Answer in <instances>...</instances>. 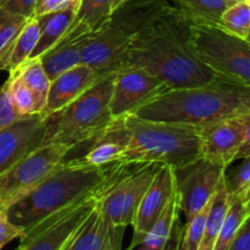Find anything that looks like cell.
I'll return each mask as SVG.
<instances>
[{
  "mask_svg": "<svg viewBox=\"0 0 250 250\" xmlns=\"http://www.w3.org/2000/svg\"><path fill=\"white\" fill-rule=\"evenodd\" d=\"M126 67L151 73L168 89L226 81L198 59L190 45L189 20L172 6L136 37L125 53L119 70Z\"/></svg>",
  "mask_w": 250,
  "mask_h": 250,
  "instance_id": "cell-1",
  "label": "cell"
},
{
  "mask_svg": "<svg viewBox=\"0 0 250 250\" xmlns=\"http://www.w3.org/2000/svg\"><path fill=\"white\" fill-rule=\"evenodd\" d=\"M250 114V87L229 82L167 89L134 114L149 121L202 127L226 117Z\"/></svg>",
  "mask_w": 250,
  "mask_h": 250,
  "instance_id": "cell-2",
  "label": "cell"
},
{
  "mask_svg": "<svg viewBox=\"0 0 250 250\" xmlns=\"http://www.w3.org/2000/svg\"><path fill=\"white\" fill-rule=\"evenodd\" d=\"M131 166L117 161L92 167L65 159L36 189L10 207L7 214L15 225L24 229L76 200L109 189Z\"/></svg>",
  "mask_w": 250,
  "mask_h": 250,
  "instance_id": "cell-3",
  "label": "cell"
},
{
  "mask_svg": "<svg viewBox=\"0 0 250 250\" xmlns=\"http://www.w3.org/2000/svg\"><path fill=\"white\" fill-rule=\"evenodd\" d=\"M124 119L128 131V146L121 158L122 163L158 164L178 171L202 159L199 127L149 121L134 115Z\"/></svg>",
  "mask_w": 250,
  "mask_h": 250,
  "instance_id": "cell-4",
  "label": "cell"
},
{
  "mask_svg": "<svg viewBox=\"0 0 250 250\" xmlns=\"http://www.w3.org/2000/svg\"><path fill=\"white\" fill-rule=\"evenodd\" d=\"M168 0H131L115 9L90 36L81 61L99 76L116 72L136 37L170 7Z\"/></svg>",
  "mask_w": 250,
  "mask_h": 250,
  "instance_id": "cell-5",
  "label": "cell"
},
{
  "mask_svg": "<svg viewBox=\"0 0 250 250\" xmlns=\"http://www.w3.org/2000/svg\"><path fill=\"white\" fill-rule=\"evenodd\" d=\"M114 80L115 72L102 76L65 109L51 116L46 141L73 150L104 131L114 121L110 111Z\"/></svg>",
  "mask_w": 250,
  "mask_h": 250,
  "instance_id": "cell-6",
  "label": "cell"
},
{
  "mask_svg": "<svg viewBox=\"0 0 250 250\" xmlns=\"http://www.w3.org/2000/svg\"><path fill=\"white\" fill-rule=\"evenodd\" d=\"M190 45L208 68L229 82L250 87V42L219 24L189 21Z\"/></svg>",
  "mask_w": 250,
  "mask_h": 250,
  "instance_id": "cell-7",
  "label": "cell"
},
{
  "mask_svg": "<svg viewBox=\"0 0 250 250\" xmlns=\"http://www.w3.org/2000/svg\"><path fill=\"white\" fill-rule=\"evenodd\" d=\"M71 149L45 141L0 176V208L9 209L36 189L62 164Z\"/></svg>",
  "mask_w": 250,
  "mask_h": 250,
  "instance_id": "cell-8",
  "label": "cell"
},
{
  "mask_svg": "<svg viewBox=\"0 0 250 250\" xmlns=\"http://www.w3.org/2000/svg\"><path fill=\"white\" fill-rule=\"evenodd\" d=\"M106 190L76 200L24 229L20 237V250L62 249L89 217Z\"/></svg>",
  "mask_w": 250,
  "mask_h": 250,
  "instance_id": "cell-9",
  "label": "cell"
},
{
  "mask_svg": "<svg viewBox=\"0 0 250 250\" xmlns=\"http://www.w3.org/2000/svg\"><path fill=\"white\" fill-rule=\"evenodd\" d=\"M200 155L204 160L229 168L250 156V114L226 117L199 127Z\"/></svg>",
  "mask_w": 250,
  "mask_h": 250,
  "instance_id": "cell-10",
  "label": "cell"
},
{
  "mask_svg": "<svg viewBox=\"0 0 250 250\" xmlns=\"http://www.w3.org/2000/svg\"><path fill=\"white\" fill-rule=\"evenodd\" d=\"M160 167L158 164L132 165L106 190L100 202V209L111 226L126 229L132 225L139 203Z\"/></svg>",
  "mask_w": 250,
  "mask_h": 250,
  "instance_id": "cell-11",
  "label": "cell"
},
{
  "mask_svg": "<svg viewBox=\"0 0 250 250\" xmlns=\"http://www.w3.org/2000/svg\"><path fill=\"white\" fill-rule=\"evenodd\" d=\"M167 89L163 81L142 68L126 67L116 71L110 99L112 119L134 114L139 107Z\"/></svg>",
  "mask_w": 250,
  "mask_h": 250,
  "instance_id": "cell-12",
  "label": "cell"
},
{
  "mask_svg": "<svg viewBox=\"0 0 250 250\" xmlns=\"http://www.w3.org/2000/svg\"><path fill=\"white\" fill-rule=\"evenodd\" d=\"M227 168L199 159L176 171L180 211L190 221L211 200L220 178Z\"/></svg>",
  "mask_w": 250,
  "mask_h": 250,
  "instance_id": "cell-13",
  "label": "cell"
},
{
  "mask_svg": "<svg viewBox=\"0 0 250 250\" xmlns=\"http://www.w3.org/2000/svg\"><path fill=\"white\" fill-rule=\"evenodd\" d=\"M50 117L42 114L22 117L0 131V176L46 141Z\"/></svg>",
  "mask_w": 250,
  "mask_h": 250,
  "instance_id": "cell-14",
  "label": "cell"
},
{
  "mask_svg": "<svg viewBox=\"0 0 250 250\" xmlns=\"http://www.w3.org/2000/svg\"><path fill=\"white\" fill-rule=\"evenodd\" d=\"M176 187L177 177L175 168L171 166H161L154 176L134 215L133 222L131 225L133 226V237L128 250L136 248L141 243L144 234L153 226L154 222L165 209Z\"/></svg>",
  "mask_w": 250,
  "mask_h": 250,
  "instance_id": "cell-15",
  "label": "cell"
},
{
  "mask_svg": "<svg viewBox=\"0 0 250 250\" xmlns=\"http://www.w3.org/2000/svg\"><path fill=\"white\" fill-rule=\"evenodd\" d=\"M81 146H85L83 154L73 158L66 156V160L92 167H102L121 161L122 155L128 146V131L125 119L114 120L104 131Z\"/></svg>",
  "mask_w": 250,
  "mask_h": 250,
  "instance_id": "cell-16",
  "label": "cell"
},
{
  "mask_svg": "<svg viewBox=\"0 0 250 250\" xmlns=\"http://www.w3.org/2000/svg\"><path fill=\"white\" fill-rule=\"evenodd\" d=\"M100 77L102 76L84 63H80L59 75L50 81L45 107L42 115L50 117L60 112Z\"/></svg>",
  "mask_w": 250,
  "mask_h": 250,
  "instance_id": "cell-17",
  "label": "cell"
},
{
  "mask_svg": "<svg viewBox=\"0 0 250 250\" xmlns=\"http://www.w3.org/2000/svg\"><path fill=\"white\" fill-rule=\"evenodd\" d=\"M124 232L109 224L99 203L61 250H121Z\"/></svg>",
  "mask_w": 250,
  "mask_h": 250,
  "instance_id": "cell-18",
  "label": "cell"
},
{
  "mask_svg": "<svg viewBox=\"0 0 250 250\" xmlns=\"http://www.w3.org/2000/svg\"><path fill=\"white\" fill-rule=\"evenodd\" d=\"M93 33H84L68 27L60 41L54 44L43 55L39 56L42 66L50 81L65 71L82 63L81 56L83 48Z\"/></svg>",
  "mask_w": 250,
  "mask_h": 250,
  "instance_id": "cell-19",
  "label": "cell"
},
{
  "mask_svg": "<svg viewBox=\"0 0 250 250\" xmlns=\"http://www.w3.org/2000/svg\"><path fill=\"white\" fill-rule=\"evenodd\" d=\"M180 204H178L177 187L166 204L165 209L153 226L144 234L136 250H167L173 229L180 221Z\"/></svg>",
  "mask_w": 250,
  "mask_h": 250,
  "instance_id": "cell-20",
  "label": "cell"
},
{
  "mask_svg": "<svg viewBox=\"0 0 250 250\" xmlns=\"http://www.w3.org/2000/svg\"><path fill=\"white\" fill-rule=\"evenodd\" d=\"M76 11L77 10L75 9H66L43 16H36L41 24V34H39L38 43L29 59L39 58L60 41L61 37L70 27Z\"/></svg>",
  "mask_w": 250,
  "mask_h": 250,
  "instance_id": "cell-21",
  "label": "cell"
},
{
  "mask_svg": "<svg viewBox=\"0 0 250 250\" xmlns=\"http://www.w3.org/2000/svg\"><path fill=\"white\" fill-rule=\"evenodd\" d=\"M229 195L227 192L226 182H225V173L220 178L216 190L211 198V205L208 211L207 220H205L204 232H203L202 242H200L199 250H212L216 242L219 232L221 229L224 220L226 217L227 210L229 208Z\"/></svg>",
  "mask_w": 250,
  "mask_h": 250,
  "instance_id": "cell-22",
  "label": "cell"
},
{
  "mask_svg": "<svg viewBox=\"0 0 250 250\" xmlns=\"http://www.w3.org/2000/svg\"><path fill=\"white\" fill-rule=\"evenodd\" d=\"M170 5L192 22L219 24L222 12L234 1L229 0H170Z\"/></svg>",
  "mask_w": 250,
  "mask_h": 250,
  "instance_id": "cell-23",
  "label": "cell"
},
{
  "mask_svg": "<svg viewBox=\"0 0 250 250\" xmlns=\"http://www.w3.org/2000/svg\"><path fill=\"white\" fill-rule=\"evenodd\" d=\"M10 72L16 73L21 78L22 82L32 90L34 98H36L39 114H43L46 97H48L49 85H50V78L48 77L45 70L42 66L39 58L28 59Z\"/></svg>",
  "mask_w": 250,
  "mask_h": 250,
  "instance_id": "cell-24",
  "label": "cell"
},
{
  "mask_svg": "<svg viewBox=\"0 0 250 250\" xmlns=\"http://www.w3.org/2000/svg\"><path fill=\"white\" fill-rule=\"evenodd\" d=\"M114 0H81L71 26L85 32H97L112 12Z\"/></svg>",
  "mask_w": 250,
  "mask_h": 250,
  "instance_id": "cell-25",
  "label": "cell"
},
{
  "mask_svg": "<svg viewBox=\"0 0 250 250\" xmlns=\"http://www.w3.org/2000/svg\"><path fill=\"white\" fill-rule=\"evenodd\" d=\"M41 34V24L36 16L27 20L26 24L17 36L7 61L6 71H12L31 58Z\"/></svg>",
  "mask_w": 250,
  "mask_h": 250,
  "instance_id": "cell-26",
  "label": "cell"
},
{
  "mask_svg": "<svg viewBox=\"0 0 250 250\" xmlns=\"http://www.w3.org/2000/svg\"><path fill=\"white\" fill-rule=\"evenodd\" d=\"M229 200H231L229 208L212 250H229L239 227L247 219H250L249 203L234 199Z\"/></svg>",
  "mask_w": 250,
  "mask_h": 250,
  "instance_id": "cell-27",
  "label": "cell"
},
{
  "mask_svg": "<svg viewBox=\"0 0 250 250\" xmlns=\"http://www.w3.org/2000/svg\"><path fill=\"white\" fill-rule=\"evenodd\" d=\"M219 26L238 38L249 41L250 0L234 1L222 12Z\"/></svg>",
  "mask_w": 250,
  "mask_h": 250,
  "instance_id": "cell-28",
  "label": "cell"
},
{
  "mask_svg": "<svg viewBox=\"0 0 250 250\" xmlns=\"http://www.w3.org/2000/svg\"><path fill=\"white\" fill-rule=\"evenodd\" d=\"M24 17L14 15L0 5V70L6 71L7 61L17 36L26 24Z\"/></svg>",
  "mask_w": 250,
  "mask_h": 250,
  "instance_id": "cell-29",
  "label": "cell"
},
{
  "mask_svg": "<svg viewBox=\"0 0 250 250\" xmlns=\"http://www.w3.org/2000/svg\"><path fill=\"white\" fill-rule=\"evenodd\" d=\"M225 182L229 199L250 203V156L241 159V164L231 170L225 171Z\"/></svg>",
  "mask_w": 250,
  "mask_h": 250,
  "instance_id": "cell-30",
  "label": "cell"
},
{
  "mask_svg": "<svg viewBox=\"0 0 250 250\" xmlns=\"http://www.w3.org/2000/svg\"><path fill=\"white\" fill-rule=\"evenodd\" d=\"M6 83L15 107H16V110L22 117L39 114L33 93L22 82V80L16 73L10 72Z\"/></svg>",
  "mask_w": 250,
  "mask_h": 250,
  "instance_id": "cell-31",
  "label": "cell"
},
{
  "mask_svg": "<svg viewBox=\"0 0 250 250\" xmlns=\"http://www.w3.org/2000/svg\"><path fill=\"white\" fill-rule=\"evenodd\" d=\"M20 119H22V116L15 107L7 83L5 82L0 87V131L9 127Z\"/></svg>",
  "mask_w": 250,
  "mask_h": 250,
  "instance_id": "cell-32",
  "label": "cell"
},
{
  "mask_svg": "<svg viewBox=\"0 0 250 250\" xmlns=\"http://www.w3.org/2000/svg\"><path fill=\"white\" fill-rule=\"evenodd\" d=\"M22 232V227L17 226L10 220L7 209H0V250L14 239L20 238Z\"/></svg>",
  "mask_w": 250,
  "mask_h": 250,
  "instance_id": "cell-33",
  "label": "cell"
},
{
  "mask_svg": "<svg viewBox=\"0 0 250 250\" xmlns=\"http://www.w3.org/2000/svg\"><path fill=\"white\" fill-rule=\"evenodd\" d=\"M80 2L81 0H39L34 11V16H43L66 9L77 10Z\"/></svg>",
  "mask_w": 250,
  "mask_h": 250,
  "instance_id": "cell-34",
  "label": "cell"
},
{
  "mask_svg": "<svg viewBox=\"0 0 250 250\" xmlns=\"http://www.w3.org/2000/svg\"><path fill=\"white\" fill-rule=\"evenodd\" d=\"M38 2L39 0H4L0 5L11 14L31 19L34 16Z\"/></svg>",
  "mask_w": 250,
  "mask_h": 250,
  "instance_id": "cell-35",
  "label": "cell"
},
{
  "mask_svg": "<svg viewBox=\"0 0 250 250\" xmlns=\"http://www.w3.org/2000/svg\"><path fill=\"white\" fill-rule=\"evenodd\" d=\"M249 219L242 224L234 236L229 250H250V224Z\"/></svg>",
  "mask_w": 250,
  "mask_h": 250,
  "instance_id": "cell-36",
  "label": "cell"
},
{
  "mask_svg": "<svg viewBox=\"0 0 250 250\" xmlns=\"http://www.w3.org/2000/svg\"><path fill=\"white\" fill-rule=\"evenodd\" d=\"M128 1H131V0H114V2H112V11H114L115 9H117L119 6H121L122 4Z\"/></svg>",
  "mask_w": 250,
  "mask_h": 250,
  "instance_id": "cell-37",
  "label": "cell"
},
{
  "mask_svg": "<svg viewBox=\"0 0 250 250\" xmlns=\"http://www.w3.org/2000/svg\"><path fill=\"white\" fill-rule=\"evenodd\" d=\"M229 1H239V0H229Z\"/></svg>",
  "mask_w": 250,
  "mask_h": 250,
  "instance_id": "cell-38",
  "label": "cell"
},
{
  "mask_svg": "<svg viewBox=\"0 0 250 250\" xmlns=\"http://www.w3.org/2000/svg\"><path fill=\"white\" fill-rule=\"evenodd\" d=\"M12 250H20V248H19V247H17V248H15V249H12Z\"/></svg>",
  "mask_w": 250,
  "mask_h": 250,
  "instance_id": "cell-39",
  "label": "cell"
},
{
  "mask_svg": "<svg viewBox=\"0 0 250 250\" xmlns=\"http://www.w3.org/2000/svg\"><path fill=\"white\" fill-rule=\"evenodd\" d=\"M2 1H4V0H0V4H1V2H2Z\"/></svg>",
  "mask_w": 250,
  "mask_h": 250,
  "instance_id": "cell-40",
  "label": "cell"
},
{
  "mask_svg": "<svg viewBox=\"0 0 250 250\" xmlns=\"http://www.w3.org/2000/svg\"><path fill=\"white\" fill-rule=\"evenodd\" d=\"M0 209H1V208H0Z\"/></svg>",
  "mask_w": 250,
  "mask_h": 250,
  "instance_id": "cell-41",
  "label": "cell"
}]
</instances>
